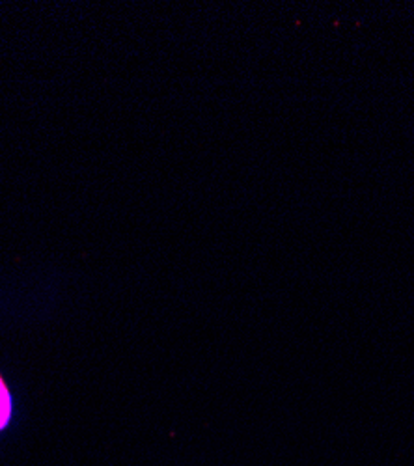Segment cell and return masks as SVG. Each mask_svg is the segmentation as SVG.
Wrapping results in <instances>:
<instances>
[{
    "instance_id": "cell-1",
    "label": "cell",
    "mask_w": 414,
    "mask_h": 466,
    "mask_svg": "<svg viewBox=\"0 0 414 466\" xmlns=\"http://www.w3.org/2000/svg\"><path fill=\"white\" fill-rule=\"evenodd\" d=\"M13 416V396L4 375L0 373V431H4Z\"/></svg>"
}]
</instances>
